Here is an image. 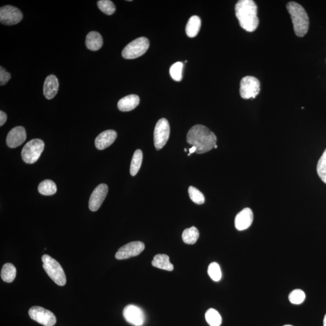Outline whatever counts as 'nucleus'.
<instances>
[{
	"label": "nucleus",
	"mask_w": 326,
	"mask_h": 326,
	"mask_svg": "<svg viewBox=\"0 0 326 326\" xmlns=\"http://www.w3.org/2000/svg\"><path fill=\"white\" fill-rule=\"evenodd\" d=\"M216 135L204 125H195L187 133V142L197 148L196 152L198 154L212 150L216 145Z\"/></svg>",
	"instance_id": "f257e3e1"
},
{
	"label": "nucleus",
	"mask_w": 326,
	"mask_h": 326,
	"mask_svg": "<svg viewBox=\"0 0 326 326\" xmlns=\"http://www.w3.org/2000/svg\"><path fill=\"white\" fill-rule=\"evenodd\" d=\"M236 16L241 27L247 32L257 29L259 20L257 17V6L252 0H240L235 6Z\"/></svg>",
	"instance_id": "f03ea898"
},
{
	"label": "nucleus",
	"mask_w": 326,
	"mask_h": 326,
	"mask_svg": "<svg viewBox=\"0 0 326 326\" xmlns=\"http://www.w3.org/2000/svg\"><path fill=\"white\" fill-rule=\"evenodd\" d=\"M286 8L290 14L295 33L299 37L306 35L308 31L309 19L306 10L296 2H289Z\"/></svg>",
	"instance_id": "7ed1b4c3"
},
{
	"label": "nucleus",
	"mask_w": 326,
	"mask_h": 326,
	"mask_svg": "<svg viewBox=\"0 0 326 326\" xmlns=\"http://www.w3.org/2000/svg\"><path fill=\"white\" fill-rule=\"evenodd\" d=\"M43 268L46 273L56 285L63 286L67 283L66 276L59 263L48 254L42 257Z\"/></svg>",
	"instance_id": "20e7f679"
},
{
	"label": "nucleus",
	"mask_w": 326,
	"mask_h": 326,
	"mask_svg": "<svg viewBox=\"0 0 326 326\" xmlns=\"http://www.w3.org/2000/svg\"><path fill=\"white\" fill-rule=\"evenodd\" d=\"M150 48V41L145 37L136 39L125 47L122 51L125 59H133L143 55Z\"/></svg>",
	"instance_id": "39448f33"
},
{
	"label": "nucleus",
	"mask_w": 326,
	"mask_h": 326,
	"mask_svg": "<svg viewBox=\"0 0 326 326\" xmlns=\"http://www.w3.org/2000/svg\"><path fill=\"white\" fill-rule=\"evenodd\" d=\"M44 149V143L41 139L29 141L23 148L22 156L23 161L27 164H33L40 158Z\"/></svg>",
	"instance_id": "423d86ee"
},
{
	"label": "nucleus",
	"mask_w": 326,
	"mask_h": 326,
	"mask_svg": "<svg viewBox=\"0 0 326 326\" xmlns=\"http://www.w3.org/2000/svg\"><path fill=\"white\" fill-rule=\"evenodd\" d=\"M260 83L256 77L248 75L242 78L240 85V95L244 99H254L259 95Z\"/></svg>",
	"instance_id": "0eeeda50"
},
{
	"label": "nucleus",
	"mask_w": 326,
	"mask_h": 326,
	"mask_svg": "<svg viewBox=\"0 0 326 326\" xmlns=\"http://www.w3.org/2000/svg\"><path fill=\"white\" fill-rule=\"evenodd\" d=\"M170 136V125L168 120L161 119L156 123L153 134V140L156 150L162 149Z\"/></svg>",
	"instance_id": "6e6552de"
},
{
	"label": "nucleus",
	"mask_w": 326,
	"mask_h": 326,
	"mask_svg": "<svg viewBox=\"0 0 326 326\" xmlns=\"http://www.w3.org/2000/svg\"><path fill=\"white\" fill-rule=\"evenodd\" d=\"M28 315L33 320L44 326H53L56 323L53 313L40 306L31 307Z\"/></svg>",
	"instance_id": "1a4fd4ad"
},
{
	"label": "nucleus",
	"mask_w": 326,
	"mask_h": 326,
	"mask_svg": "<svg viewBox=\"0 0 326 326\" xmlns=\"http://www.w3.org/2000/svg\"><path fill=\"white\" fill-rule=\"evenodd\" d=\"M23 15L21 10L16 7L4 6L0 9V22L1 24L12 25L18 24L23 20Z\"/></svg>",
	"instance_id": "9d476101"
},
{
	"label": "nucleus",
	"mask_w": 326,
	"mask_h": 326,
	"mask_svg": "<svg viewBox=\"0 0 326 326\" xmlns=\"http://www.w3.org/2000/svg\"><path fill=\"white\" fill-rule=\"evenodd\" d=\"M145 244L142 242L135 241L124 245L116 252V258L118 260L129 259L137 256L145 250Z\"/></svg>",
	"instance_id": "9b49d317"
},
{
	"label": "nucleus",
	"mask_w": 326,
	"mask_h": 326,
	"mask_svg": "<svg viewBox=\"0 0 326 326\" xmlns=\"http://www.w3.org/2000/svg\"><path fill=\"white\" fill-rule=\"evenodd\" d=\"M124 317L127 322L134 326H142L145 322V315L140 307L130 304L125 307Z\"/></svg>",
	"instance_id": "f8f14e48"
},
{
	"label": "nucleus",
	"mask_w": 326,
	"mask_h": 326,
	"mask_svg": "<svg viewBox=\"0 0 326 326\" xmlns=\"http://www.w3.org/2000/svg\"><path fill=\"white\" fill-rule=\"evenodd\" d=\"M108 192V187L105 184H101L96 188L91 195L89 208L92 212H96L102 204Z\"/></svg>",
	"instance_id": "ddd939ff"
},
{
	"label": "nucleus",
	"mask_w": 326,
	"mask_h": 326,
	"mask_svg": "<svg viewBox=\"0 0 326 326\" xmlns=\"http://www.w3.org/2000/svg\"><path fill=\"white\" fill-rule=\"evenodd\" d=\"M27 138L25 129L22 126H17L10 130L6 139L7 145L15 148L22 145Z\"/></svg>",
	"instance_id": "4468645a"
},
{
	"label": "nucleus",
	"mask_w": 326,
	"mask_h": 326,
	"mask_svg": "<svg viewBox=\"0 0 326 326\" xmlns=\"http://www.w3.org/2000/svg\"><path fill=\"white\" fill-rule=\"evenodd\" d=\"M254 215L251 209L245 208L240 212L236 216L234 224L235 227L239 231L245 230L251 226Z\"/></svg>",
	"instance_id": "2eb2a0df"
},
{
	"label": "nucleus",
	"mask_w": 326,
	"mask_h": 326,
	"mask_svg": "<svg viewBox=\"0 0 326 326\" xmlns=\"http://www.w3.org/2000/svg\"><path fill=\"white\" fill-rule=\"evenodd\" d=\"M117 134L114 130H106L96 138L95 146L99 150H103L111 146L116 140Z\"/></svg>",
	"instance_id": "dca6fc26"
},
{
	"label": "nucleus",
	"mask_w": 326,
	"mask_h": 326,
	"mask_svg": "<svg viewBox=\"0 0 326 326\" xmlns=\"http://www.w3.org/2000/svg\"><path fill=\"white\" fill-rule=\"evenodd\" d=\"M58 89L59 82L57 78L53 75H48L44 83V96L48 100H50L55 97Z\"/></svg>",
	"instance_id": "f3484780"
},
{
	"label": "nucleus",
	"mask_w": 326,
	"mask_h": 326,
	"mask_svg": "<svg viewBox=\"0 0 326 326\" xmlns=\"http://www.w3.org/2000/svg\"><path fill=\"white\" fill-rule=\"evenodd\" d=\"M140 98L135 95L125 96L119 101L117 106L120 111L127 112L133 110L139 105Z\"/></svg>",
	"instance_id": "a211bd4d"
},
{
	"label": "nucleus",
	"mask_w": 326,
	"mask_h": 326,
	"mask_svg": "<svg viewBox=\"0 0 326 326\" xmlns=\"http://www.w3.org/2000/svg\"><path fill=\"white\" fill-rule=\"evenodd\" d=\"M103 38L100 33L90 32L86 38L85 44L88 49L91 51H98L103 46Z\"/></svg>",
	"instance_id": "6ab92c4d"
},
{
	"label": "nucleus",
	"mask_w": 326,
	"mask_h": 326,
	"mask_svg": "<svg viewBox=\"0 0 326 326\" xmlns=\"http://www.w3.org/2000/svg\"><path fill=\"white\" fill-rule=\"evenodd\" d=\"M153 267L160 269L172 271L174 270V265L169 260V257L166 254H156L152 262Z\"/></svg>",
	"instance_id": "aec40b11"
},
{
	"label": "nucleus",
	"mask_w": 326,
	"mask_h": 326,
	"mask_svg": "<svg viewBox=\"0 0 326 326\" xmlns=\"http://www.w3.org/2000/svg\"><path fill=\"white\" fill-rule=\"evenodd\" d=\"M201 26V20L198 16H192L188 21L186 27L187 35L190 38H194L199 33Z\"/></svg>",
	"instance_id": "412c9836"
},
{
	"label": "nucleus",
	"mask_w": 326,
	"mask_h": 326,
	"mask_svg": "<svg viewBox=\"0 0 326 326\" xmlns=\"http://www.w3.org/2000/svg\"><path fill=\"white\" fill-rule=\"evenodd\" d=\"M17 275L16 268L12 263H7L3 265L1 272V277L5 282L11 283Z\"/></svg>",
	"instance_id": "4be33fe9"
},
{
	"label": "nucleus",
	"mask_w": 326,
	"mask_h": 326,
	"mask_svg": "<svg viewBox=\"0 0 326 326\" xmlns=\"http://www.w3.org/2000/svg\"><path fill=\"white\" fill-rule=\"evenodd\" d=\"M38 192L45 196H51L55 194L57 191L56 185L53 181L46 179L41 182L38 186Z\"/></svg>",
	"instance_id": "5701e85b"
},
{
	"label": "nucleus",
	"mask_w": 326,
	"mask_h": 326,
	"mask_svg": "<svg viewBox=\"0 0 326 326\" xmlns=\"http://www.w3.org/2000/svg\"><path fill=\"white\" fill-rule=\"evenodd\" d=\"M199 236V231L195 226L185 229L182 234V238L184 243L189 245L195 244Z\"/></svg>",
	"instance_id": "b1692460"
},
{
	"label": "nucleus",
	"mask_w": 326,
	"mask_h": 326,
	"mask_svg": "<svg viewBox=\"0 0 326 326\" xmlns=\"http://www.w3.org/2000/svg\"><path fill=\"white\" fill-rule=\"evenodd\" d=\"M142 151L138 150L134 152V155L132 156L131 163H130V173L132 176H136L138 172H139L141 166H142Z\"/></svg>",
	"instance_id": "393cba45"
},
{
	"label": "nucleus",
	"mask_w": 326,
	"mask_h": 326,
	"mask_svg": "<svg viewBox=\"0 0 326 326\" xmlns=\"http://www.w3.org/2000/svg\"><path fill=\"white\" fill-rule=\"evenodd\" d=\"M205 317L208 324L210 326H220L222 324L221 315L215 309H208L205 313Z\"/></svg>",
	"instance_id": "a878e982"
},
{
	"label": "nucleus",
	"mask_w": 326,
	"mask_h": 326,
	"mask_svg": "<svg viewBox=\"0 0 326 326\" xmlns=\"http://www.w3.org/2000/svg\"><path fill=\"white\" fill-rule=\"evenodd\" d=\"M317 172L318 176L326 184V149L318 161Z\"/></svg>",
	"instance_id": "bb28decb"
},
{
	"label": "nucleus",
	"mask_w": 326,
	"mask_h": 326,
	"mask_svg": "<svg viewBox=\"0 0 326 326\" xmlns=\"http://www.w3.org/2000/svg\"><path fill=\"white\" fill-rule=\"evenodd\" d=\"M189 195L190 200L197 204H203L205 202V197L201 192L195 187L190 186L189 188Z\"/></svg>",
	"instance_id": "cd10ccee"
},
{
	"label": "nucleus",
	"mask_w": 326,
	"mask_h": 326,
	"mask_svg": "<svg viewBox=\"0 0 326 326\" xmlns=\"http://www.w3.org/2000/svg\"><path fill=\"white\" fill-rule=\"evenodd\" d=\"M99 9L108 15H113L116 11V7L110 0H100L98 2Z\"/></svg>",
	"instance_id": "c85d7f7f"
},
{
	"label": "nucleus",
	"mask_w": 326,
	"mask_h": 326,
	"mask_svg": "<svg viewBox=\"0 0 326 326\" xmlns=\"http://www.w3.org/2000/svg\"><path fill=\"white\" fill-rule=\"evenodd\" d=\"M182 69L183 64L181 62H176L172 65L170 69L171 76L176 81H181L182 78Z\"/></svg>",
	"instance_id": "c756f323"
},
{
	"label": "nucleus",
	"mask_w": 326,
	"mask_h": 326,
	"mask_svg": "<svg viewBox=\"0 0 326 326\" xmlns=\"http://www.w3.org/2000/svg\"><path fill=\"white\" fill-rule=\"evenodd\" d=\"M208 274L213 281H220L222 278V272L218 263L216 262L210 263L208 268Z\"/></svg>",
	"instance_id": "7c9ffc66"
},
{
	"label": "nucleus",
	"mask_w": 326,
	"mask_h": 326,
	"mask_svg": "<svg viewBox=\"0 0 326 326\" xmlns=\"http://www.w3.org/2000/svg\"><path fill=\"white\" fill-rule=\"evenodd\" d=\"M306 299V295L301 289H295L289 296V301L294 304H301Z\"/></svg>",
	"instance_id": "2f4dec72"
},
{
	"label": "nucleus",
	"mask_w": 326,
	"mask_h": 326,
	"mask_svg": "<svg viewBox=\"0 0 326 326\" xmlns=\"http://www.w3.org/2000/svg\"><path fill=\"white\" fill-rule=\"evenodd\" d=\"M11 78V75L2 66L0 67V85H6Z\"/></svg>",
	"instance_id": "473e14b6"
},
{
	"label": "nucleus",
	"mask_w": 326,
	"mask_h": 326,
	"mask_svg": "<svg viewBox=\"0 0 326 326\" xmlns=\"http://www.w3.org/2000/svg\"><path fill=\"white\" fill-rule=\"evenodd\" d=\"M7 117L4 112L0 111V126H2L7 121Z\"/></svg>",
	"instance_id": "72a5a7b5"
},
{
	"label": "nucleus",
	"mask_w": 326,
	"mask_h": 326,
	"mask_svg": "<svg viewBox=\"0 0 326 326\" xmlns=\"http://www.w3.org/2000/svg\"><path fill=\"white\" fill-rule=\"evenodd\" d=\"M196 151H197V148H196L195 147H192L189 150V153L190 154H192V153L196 152Z\"/></svg>",
	"instance_id": "f704fd0d"
},
{
	"label": "nucleus",
	"mask_w": 326,
	"mask_h": 326,
	"mask_svg": "<svg viewBox=\"0 0 326 326\" xmlns=\"http://www.w3.org/2000/svg\"><path fill=\"white\" fill-rule=\"evenodd\" d=\"M323 326H326V314L324 318V321H323Z\"/></svg>",
	"instance_id": "c9c22d12"
},
{
	"label": "nucleus",
	"mask_w": 326,
	"mask_h": 326,
	"mask_svg": "<svg viewBox=\"0 0 326 326\" xmlns=\"http://www.w3.org/2000/svg\"><path fill=\"white\" fill-rule=\"evenodd\" d=\"M217 148H218V146L216 145L215 146V147H214V148H215V149H217Z\"/></svg>",
	"instance_id": "e433bc0d"
},
{
	"label": "nucleus",
	"mask_w": 326,
	"mask_h": 326,
	"mask_svg": "<svg viewBox=\"0 0 326 326\" xmlns=\"http://www.w3.org/2000/svg\"><path fill=\"white\" fill-rule=\"evenodd\" d=\"M184 151H185V152H187V150H186V149H184Z\"/></svg>",
	"instance_id": "4c0bfd02"
},
{
	"label": "nucleus",
	"mask_w": 326,
	"mask_h": 326,
	"mask_svg": "<svg viewBox=\"0 0 326 326\" xmlns=\"http://www.w3.org/2000/svg\"><path fill=\"white\" fill-rule=\"evenodd\" d=\"M291 326V325H285V326Z\"/></svg>",
	"instance_id": "58836bf2"
}]
</instances>
